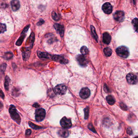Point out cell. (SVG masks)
<instances>
[{
	"mask_svg": "<svg viewBox=\"0 0 138 138\" xmlns=\"http://www.w3.org/2000/svg\"><path fill=\"white\" fill-rule=\"evenodd\" d=\"M9 112L10 114L11 117L12 119L17 123V124H20L21 122V118L14 105H11L9 107Z\"/></svg>",
	"mask_w": 138,
	"mask_h": 138,
	"instance_id": "obj_1",
	"label": "cell"
},
{
	"mask_svg": "<svg viewBox=\"0 0 138 138\" xmlns=\"http://www.w3.org/2000/svg\"><path fill=\"white\" fill-rule=\"evenodd\" d=\"M116 53L118 55L122 58H127L129 55V52L128 48L125 46H121L116 49Z\"/></svg>",
	"mask_w": 138,
	"mask_h": 138,
	"instance_id": "obj_2",
	"label": "cell"
},
{
	"mask_svg": "<svg viewBox=\"0 0 138 138\" xmlns=\"http://www.w3.org/2000/svg\"><path fill=\"white\" fill-rule=\"evenodd\" d=\"M46 112L43 108L38 109L35 111V120L37 121H41L45 118Z\"/></svg>",
	"mask_w": 138,
	"mask_h": 138,
	"instance_id": "obj_3",
	"label": "cell"
},
{
	"mask_svg": "<svg viewBox=\"0 0 138 138\" xmlns=\"http://www.w3.org/2000/svg\"><path fill=\"white\" fill-rule=\"evenodd\" d=\"M66 90V87L64 84L58 85L54 88V91L55 93L60 95H63L65 94Z\"/></svg>",
	"mask_w": 138,
	"mask_h": 138,
	"instance_id": "obj_4",
	"label": "cell"
},
{
	"mask_svg": "<svg viewBox=\"0 0 138 138\" xmlns=\"http://www.w3.org/2000/svg\"><path fill=\"white\" fill-rule=\"evenodd\" d=\"M29 27H30V25H29L25 27L24 28L22 33H21L20 37L16 43V45L17 46H20L22 44L23 41H24V39H25L26 36V33L28 31Z\"/></svg>",
	"mask_w": 138,
	"mask_h": 138,
	"instance_id": "obj_5",
	"label": "cell"
},
{
	"mask_svg": "<svg viewBox=\"0 0 138 138\" xmlns=\"http://www.w3.org/2000/svg\"><path fill=\"white\" fill-rule=\"evenodd\" d=\"M60 124L62 128L65 129L69 128L72 126V122L70 119L64 117L61 120Z\"/></svg>",
	"mask_w": 138,
	"mask_h": 138,
	"instance_id": "obj_6",
	"label": "cell"
},
{
	"mask_svg": "<svg viewBox=\"0 0 138 138\" xmlns=\"http://www.w3.org/2000/svg\"><path fill=\"white\" fill-rule=\"evenodd\" d=\"M126 80L128 83L130 84H135L137 82V77L134 74L130 73L126 76Z\"/></svg>",
	"mask_w": 138,
	"mask_h": 138,
	"instance_id": "obj_7",
	"label": "cell"
},
{
	"mask_svg": "<svg viewBox=\"0 0 138 138\" xmlns=\"http://www.w3.org/2000/svg\"><path fill=\"white\" fill-rule=\"evenodd\" d=\"M81 97L83 99H86L89 97L90 95V91L87 88H84L81 90L79 93Z\"/></svg>",
	"mask_w": 138,
	"mask_h": 138,
	"instance_id": "obj_8",
	"label": "cell"
},
{
	"mask_svg": "<svg viewBox=\"0 0 138 138\" xmlns=\"http://www.w3.org/2000/svg\"><path fill=\"white\" fill-rule=\"evenodd\" d=\"M102 9L105 13L107 14H109L111 13V12H112L113 7L112 5L110 3H106L103 4L102 7Z\"/></svg>",
	"mask_w": 138,
	"mask_h": 138,
	"instance_id": "obj_9",
	"label": "cell"
},
{
	"mask_svg": "<svg viewBox=\"0 0 138 138\" xmlns=\"http://www.w3.org/2000/svg\"><path fill=\"white\" fill-rule=\"evenodd\" d=\"M114 18L118 22L123 21L124 19V13L122 11H117L115 13Z\"/></svg>",
	"mask_w": 138,
	"mask_h": 138,
	"instance_id": "obj_10",
	"label": "cell"
},
{
	"mask_svg": "<svg viewBox=\"0 0 138 138\" xmlns=\"http://www.w3.org/2000/svg\"><path fill=\"white\" fill-rule=\"evenodd\" d=\"M77 60L79 65L82 66H85L87 65V61L84 55H79L77 56Z\"/></svg>",
	"mask_w": 138,
	"mask_h": 138,
	"instance_id": "obj_11",
	"label": "cell"
},
{
	"mask_svg": "<svg viewBox=\"0 0 138 138\" xmlns=\"http://www.w3.org/2000/svg\"><path fill=\"white\" fill-rule=\"evenodd\" d=\"M11 8L13 11L18 10L20 8V3L19 0H13L11 2Z\"/></svg>",
	"mask_w": 138,
	"mask_h": 138,
	"instance_id": "obj_12",
	"label": "cell"
},
{
	"mask_svg": "<svg viewBox=\"0 0 138 138\" xmlns=\"http://www.w3.org/2000/svg\"><path fill=\"white\" fill-rule=\"evenodd\" d=\"M103 41L104 44H109L111 41V37L107 33H103Z\"/></svg>",
	"mask_w": 138,
	"mask_h": 138,
	"instance_id": "obj_13",
	"label": "cell"
},
{
	"mask_svg": "<svg viewBox=\"0 0 138 138\" xmlns=\"http://www.w3.org/2000/svg\"><path fill=\"white\" fill-rule=\"evenodd\" d=\"M30 47L26 48L22 52L23 59L24 61H27L29 58L30 54Z\"/></svg>",
	"mask_w": 138,
	"mask_h": 138,
	"instance_id": "obj_14",
	"label": "cell"
},
{
	"mask_svg": "<svg viewBox=\"0 0 138 138\" xmlns=\"http://www.w3.org/2000/svg\"><path fill=\"white\" fill-rule=\"evenodd\" d=\"M54 27L55 28L57 31L59 33L61 37H63L64 34V28L62 26L59 24H55L54 25Z\"/></svg>",
	"mask_w": 138,
	"mask_h": 138,
	"instance_id": "obj_15",
	"label": "cell"
},
{
	"mask_svg": "<svg viewBox=\"0 0 138 138\" xmlns=\"http://www.w3.org/2000/svg\"><path fill=\"white\" fill-rule=\"evenodd\" d=\"M58 134L62 138H66L69 136V132L68 131L65 129H61L59 130Z\"/></svg>",
	"mask_w": 138,
	"mask_h": 138,
	"instance_id": "obj_16",
	"label": "cell"
},
{
	"mask_svg": "<svg viewBox=\"0 0 138 138\" xmlns=\"http://www.w3.org/2000/svg\"><path fill=\"white\" fill-rule=\"evenodd\" d=\"M37 55H38V56L40 58L49 59L51 58V55L47 53L41 52V51H38L37 52Z\"/></svg>",
	"mask_w": 138,
	"mask_h": 138,
	"instance_id": "obj_17",
	"label": "cell"
},
{
	"mask_svg": "<svg viewBox=\"0 0 138 138\" xmlns=\"http://www.w3.org/2000/svg\"><path fill=\"white\" fill-rule=\"evenodd\" d=\"M106 100H107V102H108V103L110 105H113L115 103V100L114 99L111 95H109V96H107Z\"/></svg>",
	"mask_w": 138,
	"mask_h": 138,
	"instance_id": "obj_18",
	"label": "cell"
},
{
	"mask_svg": "<svg viewBox=\"0 0 138 138\" xmlns=\"http://www.w3.org/2000/svg\"><path fill=\"white\" fill-rule=\"evenodd\" d=\"M104 53L106 56L109 57L111 55L112 53V50L111 49H110L108 47H106L104 49Z\"/></svg>",
	"mask_w": 138,
	"mask_h": 138,
	"instance_id": "obj_19",
	"label": "cell"
},
{
	"mask_svg": "<svg viewBox=\"0 0 138 138\" xmlns=\"http://www.w3.org/2000/svg\"><path fill=\"white\" fill-rule=\"evenodd\" d=\"M34 34L33 33H32L30 35V37H29V38L28 39V40L27 42L29 43L30 44H31V46L32 48L33 46V43H34Z\"/></svg>",
	"mask_w": 138,
	"mask_h": 138,
	"instance_id": "obj_20",
	"label": "cell"
},
{
	"mask_svg": "<svg viewBox=\"0 0 138 138\" xmlns=\"http://www.w3.org/2000/svg\"><path fill=\"white\" fill-rule=\"evenodd\" d=\"M10 82V79H9V77L7 76L5 77V89L7 90L9 89V84Z\"/></svg>",
	"mask_w": 138,
	"mask_h": 138,
	"instance_id": "obj_21",
	"label": "cell"
},
{
	"mask_svg": "<svg viewBox=\"0 0 138 138\" xmlns=\"http://www.w3.org/2000/svg\"><path fill=\"white\" fill-rule=\"evenodd\" d=\"M81 52L83 55H86L88 52V50L86 46H83L81 47L80 50Z\"/></svg>",
	"mask_w": 138,
	"mask_h": 138,
	"instance_id": "obj_22",
	"label": "cell"
},
{
	"mask_svg": "<svg viewBox=\"0 0 138 138\" xmlns=\"http://www.w3.org/2000/svg\"><path fill=\"white\" fill-rule=\"evenodd\" d=\"M6 30L7 28L5 24H0V34L4 33Z\"/></svg>",
	"mask_w": 138,
	"mask_h": 138,
	"instance_id": "obj_23",
	"label": "cell"
},
{
	"mask_svg": "<svg viewBox=\"0 0 138 138\" xmlns=\"http://www.w3.org/2000/svg\"><path fill=\"white\" fill-rule=\"evenodd\" d=\"M28 124H29V126H30V127H31L32 128H33V129H35V130H37V129H40V128H42L41 127L35 125L34 124L31 122V121H29Z\"/></svg>",
	"mask_w": 138,
	"mask_h": 138,
	"instance_id": "obj_24",
	"label": "cell"
},
{
	"mask_svg": "<svg viewBox=\"0 0 138 138\" xmlns=\"http://www.w3.org/2000/svg\"><path fill=\"white\" fill-rule=\"evenodd\" d=\"M13 56V54L10 52L6 53L4 55V58L6 60H9L11 59Z\"/></svg>",
	"mask_w": 138,
	"mask_h": 138,
	"instance_id": "obj_25",
	"label": "cell"
},
{
	"mask_svg": "<svg viewBox=\"0 0 138 138\" xmlns=\"http://www.w3.org/2000/svg\"><path fill=\"white\" fill-rule=\"evenodd\" d=\"M132 24H133V26L134 27V28L135 29L136 31H137V25H138V20L137 18L134 19V20H132Z\"/></svg>",
	"mask_w": 138,
	"mask_h": 138,
	"instance_id": "obj_26",
	"label": "cell"
},
{
	"mask_svg": "<svg viewBox=\"0 0 138 138\" xmlns=\"http://www.w3.org/2000/svg\"><path fill=\"white\" fill-rule=\"evenodd\" d=\"M91 30L92 32V34L93 35L95 39H96L97 40L98 39V36L96 34V30L94 28V27L93 26H91Z\"/></svg>",
	"mask_w": 138,
	"mask_h": 138,
	"instance_id": "obj_27",
	"label": "cell"
},
{
	"mask_svg": "<svg viewBox=\"0 0 138 138\" xmlns=\"http://www.w3.org/2000/svg\"><path fill=\"white\" fill-rule=\"evenodd\" d=\"M89 114V107H87L85 109V119H87L88 118Z\"/></svg>",
	"mask_w": 138,
	"mask_h": 138,
	"instance_id": "obj_28",
	"label": "cell"
},
{
	"mask_svg": "<svg viewBox=\"0 0 138 138\" xmlns=\"http://www.w3.org/2000/svg\"><path fill=\"white\" fill-rule=\"evenodd\" d=\"M52 17L53 19H54L55 20H59V17H58V16H57V14L56 13H55V12H53L52 13Z\"/></svg>",
	"mask_w": 138,
	"mask_h": 138,
	"instance_id": "obj_29",
	"label": "cell"
},
{
	"mask_svg": "<svg viewBox=\"0 0 138 138\" xmlns=\"http://www.w3.org/2000/svg\"><path fill=\"white\" fill-rule=\"evenodd\" d=\"M6 66H7V65H6V64H3L1 65V66H0V70L2 72H3L5 71Z\"/></svg>",
	"mask_w": 138,
	"mask_h": 138,
	"instance_id": "obj_30",
	"label": "cell"
},
{
	"mask_svg": "<svg viewBox=\"0 0 138 138\" xmlns=\"http://www.w3.org/2000/svg\"><path fill=\"white\" fill-rule=\"evenodd\" d=\"M31 133V130L30 129H28L26 130V135L27 136H28L30 135Z\"/></svg>",
	"mask_w": 138,
	"mask_h": 138,
	"instance_id": "obj_31",
	"label": "cell"
},
{
	"mask_svg": "<svg viewBox=\"0 0 138 138\" xmlns=\"http://www.w3.org/2000/svg\"><path fill=\"white\" fill-rule=\"evenodd\" d=\"M127 133L130 135L132 134V130L131 128H128V129H127Z\"/></svg>",
	"mask_w": 138,
	"mask_h": 138,
	"instance_id": "obj_32",
	"label": "cell"
},
{
	"mask_svg": "<svg viewBox=\"0 0 138 138\" xmlns=\"http://www.w3.org/2000/svg\"><path fill=\"white\" fill-rule=\"evenodd\" d=\"M44 20L41 19V20H40V21L39 22H38L37 23V25H38V26H41L44 24Z\"/></svg>",
	"mask_w": 138,
	"mask_h": 138,
	"instance_id": "obj_33",
	"label": "cell"
},
{
	"mask_svg": "<svg viewBox=\"0 0 138 138\" xmlns=\"http://www.w3.org/2000/svg\"><path fill=\"white\" fill-rule=\"evenodd\" d=\"M0 96L3 99L4 98V94H3L2 90H0Z\"/></svg>",
	"mask_w": 138,
	"mask_h": 138,
	"instance_id": "obj_34",
	"label": "cell"
},
{
	"mask_svg": "<svg viewBox=\"0 0 138 138\" xmlns=\"http://www.w3.org/2000/svg\"><path fill=\"white\" fill-rule=\"evenodd\" d=\"M33 106L34 107H35V108H38L39 107V105L38 103H36L33 105Z\"/></svg>",
	"mask_w": 138,
	"mask_h": 138,
	"instance_id": "obj_35",
	"label": "cell"
},
{
	"mask_svg": "<svg viewBox=\"0 0 138 138\" xmlns=\"http://www.w3.org/2000/svg\"><path fill=\"white\" fill-rule=\"evenodd\" d=\"M134 138H138V137H134Z\"/></svg>",
	"mask_w": 138,
	"mask_h": 138,
	"instance_id": "obj_36",
	"label": "cell"
}]
</instances>
